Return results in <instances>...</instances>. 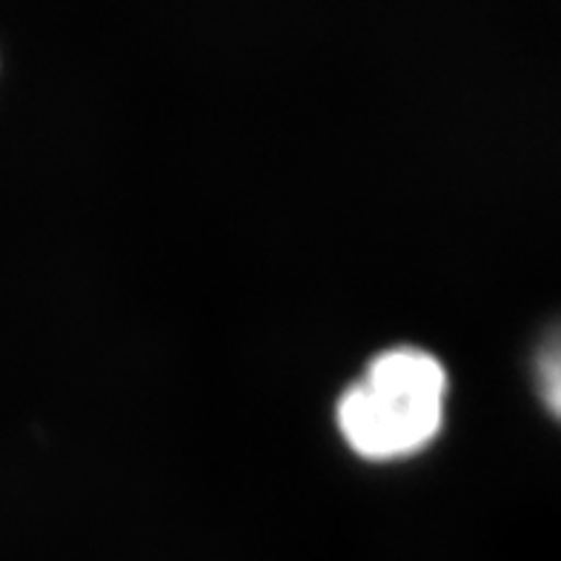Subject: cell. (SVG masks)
Returning <instances> with one entry per match:
<instances>
[{"mask_svg": "<svg viewBox=\"0 0 561 561\" xmlns=\"http://www.w3.org/2000/svg\"><path fill=\"white\" fill-rule=\"evenodd\" d=\"M539 367L545 373V396H547V407H550V413L556 415L559 410V353H556V341H550V350L547 355L539 358Z\"/></svg>", "mask_w": 561, "mask_h": 561, "instance_id": "cell-2", "label": "cell"}, {"mask_svg": "<svg viewBox=\"0 0 561 561\" xmlns=\"http://www.w3.org/2000/svg\"><path fill=\"white\" fill-rule=\"evenodd\" d=\"M447 387V369L427 350H385L339 399L341 436L367 461L415 456L442 433Z\"/></svg>", "mask_w": 561, "mask_h": 561, "instance_id": "cell-1", "label": "cell"}]
</instances>
